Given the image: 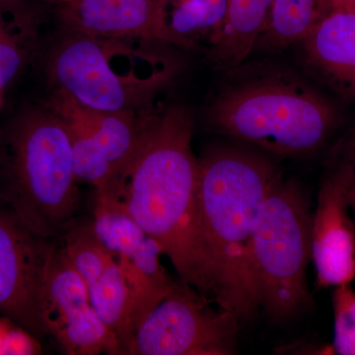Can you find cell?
Segmentation results:
<instances>
[{
  "label": "cell",
  "instance_id": "cell-4",
  "mask_svg": "<svg viewBox=\"0 0 355 355\" xmlns=\"http://www.w3.org/2000/svg\"><path fill=\"white\" fill-rule=\"evenodd\" d=\"M229 72L207 108L216 132L282 157L316 153L331 137L335 108L298 76L268 67Z\"/></svg>",
  "mask_w": 355,
  "mask_h": 355
},
{
  "label": "cell",
  "instance_id": "cell-8",
  "mask_svg": "<svg viewBox=\"0 0 355 355\" xmlns=\"http://www.w3.org/2000/svg\"><path fill=\"white\" fill-rule=\"evenodd\" d=\"M46 104L69 130L77 179L99 190L135 155L159 103L147 111L119 113L94 111L55 94Z\"/></svg>",
  "mask_w": 355,
  "mask_h": 355
},
{
  "label": "cell",
  "instance_id": "cell-21",
  "mask_svg": "<svg viewBox=\"0 0 355 355\" xmlns=\"http://www.w3.org/2000/svg\"><path fill=\"white\" fill-rule=\"evenodd\" d=\"M40 350L36 336L0 316V354H37Z\"/></svg>",
  "mask_w": 355,
  "mask_h": 355
},
{
  "label": "cell",
  "instance_id": "cell-10",
  "mask_svg": "<svg viewBox=\"0 0 355 355\" xmlns=\"http://www.w3.org/2000/svg\"><path fill=\"white\" fill-rule=\"evenodd\" d=\"M53 240L30 230L0 200V316L46 336L42 297Z\"/></svg>",
  "mask_w": 355,
  "mask_h": 355
},
{
  "label": "cell",
  "instance_id": "cell-23",
  "mask_svg": "<svg viewBox=\"0 0 355 355\" xmlns=\"http://www.w3.org/2000/svg\"><path fill=\"white\" fill-rule=\"evenodd\" d=\"M6 1H33L39 2V3L46 4V6H51L53 8V6H57L58 2L62 0H6Z\"/></svg>",
  "mask_w": 355,
  "mask_h": 355
},
{
  "label": "cell",
  "instance_id": "cell-9",
  "mask_svg": "<svg viewBox=\"0 0 355 355\" xmlns=\"http://www.w3.org/2000/svg\"><path fill=\"white\" fill-rule=\"evenodd\" d=\"M41 318L46 336H51L65 354H121L116 336L91 304L87 284L57 239L46 266Z\"/></svg>",
  "mask_w": 355,
  "mask_h": 355
},
{
  "label": "cell",
  "instance_id": "cell-7",
  "mask_svg": "<svg viewBox=\"0 0 355 355\" xmlns=\"http://www.w3.org/2000/svg\"><path fill=\"white\" fill-rule=\"evenodd\" d=\"M210 303L195 287L175 282L135 331L132 354H234L239 319Z\"/></svg>",
  "mask_w": 355,
  "mask_h": 355
},
{
  "label": "cell",
  "instance_id": "cell-2",
  "mask_svg": "<svg viewBox=\"0 0 355 355\" xmlns=\"http://www.w3.org/2000/svg\"><path fill=\"white\" fill-rule=\"evenodd\" d=\"M280 172L265 156L216 147L198 158L196 240L219 308L240 322L259 310L250 247L263 200Z\"/></svg>",
  "mask_w": 355,
  "mask_h": 355
},
{
  "label": "cell",
  "instance_id": "cell-3",
  "mask_svg": "<svg viewBox=\"0 0 355 355\" xmlns=\"http://www.w3.org/2000/svg\"><path fill=\"white\" fill-rule=\"evenodd\" d=\"M167 46L58 28L38 60L51 94L94 111L144 112L176 78L179 67L161 50Z\"/></svg>",
  "mask_w": 355,
  "mask_h": 355
},
{
  "label": "cell",
  "instance_id": "cell-6",
  "mask_svg": "<svg viewBox=\"0 0 355 355\" xmlns=\"http://www.w3.org/2000/svg\"><path fill=\"white\" fill-rule=\"evenodd\" d=\"M312 216L300 186L280 174L261 205L250 247L257 302L275 319H288L309 302Z\"/></svg>",
  "mask_w": 355,
  "mask_h": 355
},
{
  "label": "cell",
  "instance_id": "cell-17",
  "mask_svg": "<svg viewBox=\"0 0 355 355\" xmlns=\"http://www.w3.org/2000/svg\"><path fill=\"white\" fill-rule=\"evenodd\" d=\"M88 289L96 314L116 336L121 354H132L135 335L132 293L114 256Z\"/></svg>",
  "mask_w": 355,
  "mask_h": 355
},
{
  "label": "cell",
  "instance_id": "cell-5",
  "mask_svg": "<svg viewBox=\"0 0 355 355\" xmlns=\"http://www.w3.org/2000/svg\"><path fill=\"white\" fill-rule=\"evenodd\" d=\"M71 139L50 106L20 110L0 132V200L30 230L57 239L80 205Z\"/></svg>",
  "mask_w": 355,
  "mask_h": 355
},
{
  "label": "cell",
  "instance_id": "cell-11",
  "mask_svg": "<svg viewBox=\"0 0 355 355\" xmlns=\"http://www.w3.org/2000/svg\"><path fill=\"white\" fill-rule=\"evenodd\" d=\"M168 6L169 0H62L51 17L70 31L182 49L168 28Z\"/></svg>",
  "mask_w": 355,
  "mask_h": 355
},
{
  "label": "cell",
  "instance_id": "cell-1",
  "mask_svg": "<svg viewBox=\"0 0 355 355\" xmlns=\"http://www.w3.org/2000/svg\"><path fill=\"white\" fill-rule=\"evenodd\" d=\"M193 130L189 108L159 103L135 155L96 193L118 203L158 243L180 280L212 299L196 240L198 159L191 147Z\"/></svg>",
  "mask_w": 355,
  "mask_h": 355
},
{
  "label": "cell",
  "instance_id": "cell-16",
  "mask_svg": "<svg viewBox=\"0 0 355 355\" xmlns=\"http://www.w3.org/2000/svg\"><path fill=\"white\" fill-rule=\"evenodd\" d=\"M342 0H273L254 50L279 51L301 43Z\"/></svg>",
  "mask_w": 355,
  "mask_h": 355
},
{
  "label": "cell",
  "instance_id": "cell-18",
  "mask_svg": "<svg viewBox=\"0 0 355 355\" xmlns=\"http://www.w3.org/2000/svg\"><path fill=\"white\" fill-rule=\"evenodd\" d=\"M226 13L227 0H169L168 28L182 50H191L200 40L209 44L221 29Z\"/></svg>",
  "mask_w": 355,
  "mask_h": 355
},
{
  "label": "cell",
  "instance_id": "cell-13",
  "mask_svg": "<svg viewBox=\"0 0 355 355\" xmlns=\"http://www.w3.org/2000/svg\"><path fill=\"white\" fill-rule=\"evenodd\" d=\"M300 44L311 69L355 99V7L342 0Z\"/></svg>",
  "mask_w": 355,
  "mask_h": 355
},
{
  "label": "cell",
  "instance_id": "cell-15",
  "mask_svg": "<svg viewBox=\"0 0 355 355\" xmlns=\"http://www.w3.org/2000/svg\"><path fill=\"white\" fill-rule=\"evenodd\" d=\"M272 2L227 0L225 20L207 50V58L216 69L229 71L244 64L265 28Z\"/></svg>",
  "mask_w": 355,
  "mask_h": 355
},
{
  "label": "cell",
  "instance_id": "cell-14",
  "mask_svg": "<svg viewBox=\"0 0 355 355\" xmlns=\"http://www.w3.org/2000/svg\"><path fill=\"white\" fill-rule=\"evenodd\" d=\"M51 7L0 0V96L38 60Z\"/></svg>",
  "mask_w": 355,
  "mask_h": 355
},
{
  "label": "cell",
  "instance_id": "cell-24",
  "mask_svg": "<svg viewBox=\"0 0 355 355\" xmlns=\"http://www.w3.org/2000/svg\"><path fill=\"white\" fill-rule=\"evenodd\" d=\"M343 2H345V3H349L350 6L355 7V0H343Z\"/></svg>",
  "mask_w": 355,
  "mask_h": 355
},
{
  "label": "cell",
  "instance_id": "cell-19",
  "mask_svg": "<svg viewBox=\"0 0 355 355\" xmlns=\"http://www.w3.org/2000/svg\"><path fill=\"white\" fill-rule=\"evenodd\" d=\"M57 240L87 286L95 282L113 261L114 254L98 237L92 219L78 220L76 217Z\"/></svg>",
  "mask_w": 355,
  "mask_h": 355
},
{
  "label": "cell",
  "instance_id": "cell-12",
  "mask_svg": "<svg viewBox=\"0 0 355 355\" xmlns=\"http://www.w3.org/2000/svg\"><path fill=\"white\" fill-rule=\"evenodd\" d=\"M311 246L318 288L350 284L355 279V224L333 174L324 180L318 196Z\"/></svg>",
  "mask_w": 355,
  "mask_h": 355
},
{
  "label": "cell",
  "instance_id": "cell-20",
  "mask_svg": "<svg viewBox=\"0 0 355 355\" xmlns=\"http://www.w3.org/2000/svg\"><path fill=\"white\" fill-rule=\"evenodd\" d=\"M333 309L335 335L331 354L355 355V291L350 284L335 287Z\"/></svg>",
  "mask_w": 355,
  "mask_h": 355
},
{
  "label": "cell",
  "instance_id": "cell-22",
  "mask_svg": "<svg viewBox=\"0 0 355 355\" xmlns=\"http://www.w3.org/2000/svg\"><path fill=\"white\" fill-rule=\"evenodd\" d=\"M331 174L342 186L355 224V137L343 148Z\"/></svg>",
  "mask_w": 355,
  "mask_h": 355
}]
</instances>
